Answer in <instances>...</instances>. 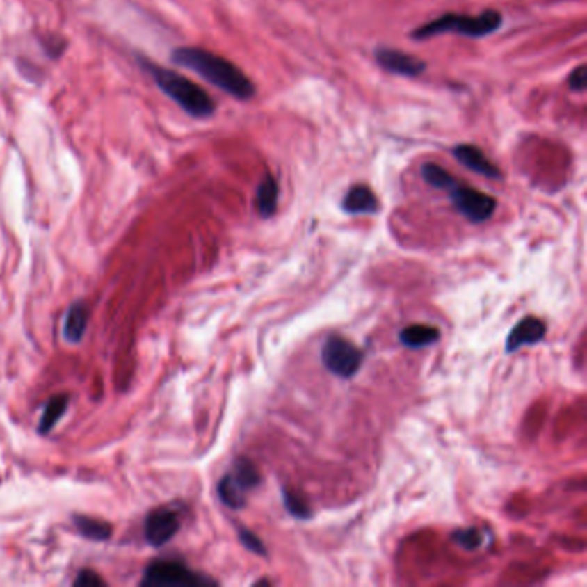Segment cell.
Instances as JSON below:
<instances>
[{"label": "cell", "instance_id": "1", "mask_svg": "<svg viewBox=\"0 0 587 587\" xmlns=\"http://www.w3.org/2000/svg\"><path fill=\"white\" fill-rule=\"evenodd\" d=\"M172 61L179 66L195 71L214 86L233 95L234 99L250 100L255 95V86L240 67L209 50L183 47L174 50Z\"/></svg>", "mask_w": 587, "mask_h": 587}, {"label": "cell", "instance_id": "2", "mask_svg": "<svg viewBox=\"0 0 587 587\" xmlns=\"http://www.w3.org/2000/svg\"><path fill=\"white\" fill-rule=\"evenodd\" d=\"M148 72L154 76L159 88L179 105L184 112L193 118H209L216 111V104L204 88L195 85L186 76L176 71H169L166 67L155 66L152 63H145Z\"/></svg>", "mask_w": 587, "mask_h": 587}, {"label": "cell", "instance_id": "3", "mask_svg": "<svg viewBox=\"0 0 587 587\" xmlns=\"http://www.w3.org/2000/svg\"><path fill=\"white\" fill-rule=\"evenodd\" d=\"M503 23L501 14L496 10H485L479 16H460V14H444L440 19L419 26L414 31V38H431L443 33H458L470 38H483L498 30Z\"/></svg>", "mask_w": 587, "mask_h": 587}, {"label": "cell", "instance_id": "4", "mask_svg": "<svg viewBox=\"0 0 587 587\" xmlns=\"http://www.w3.org/2000/svg\"><path fill=\"white\" fill-rule=\"evenodd\" d=\"M260 483L259 470L250 460L240 458L234 462L231 472H227L219 483V498L230 508H243L246 503V494Z\"/></svg>", "mask_w": 587, "mask_h": 587}, {"label": "cell", "instance_id": "5", "mask_svg": "<svg viewBox=\"0 0 587 587\" xmlns=\"http://www.w3.org/2000/svg\"><path fill=\"white\" fill-rule=\"evenodd\" d=\"M364 362V353L345 338L332 336L322 346V364L338 378H353Z\"/></svg>", "mask_w": 587, "mask_h": 587}, {"label": "cell", "instance_id": "6", "mask_svg": "<svg viewBox=\"0 0 587 587\" xmlns=\"http://www.w3.org/2000/svg\"><path fill=\"white\" fill-rule=\"evenodd\" d=\"M141 584L150 587H200L210 584V581L188 570L179 561H155L147 568Z\"/></svg>", "mask_w": 587, "mask_h": 587}, {"label": "cell", "instance_id": "7", "mask_svg": "<svg viewBox=\"0 0 587 587\" xmlns=\"http://www.w3.org/2000/svg\"><path fill=\"white\" fill-rule=\"evenodd\" d=\"M448 191L456 210L469 220H472V223H484V220H488L494 214L496 200L489 197V195L483 193V191L474 190V188L469 186H462L458 183L453 184Z\"/></svg>", "mask_w": 587, "mask_h": 587}, {"label": "cell", "instance_id": "8", "mask_svg": "<svg viewBox=\"0 0 587 587\" xmlns=\"http://www.w3.org/2000/svg\"><path fill=\"white\" fill-rule=\"evenodd\" d=\"M181 527V517L171 506H161L148 513L145 520V538L152 546L159 548L169 542Z\"/></svg>", "mask_w": 587, "mask_h": 587}, {"label": "cell", "instance_id": "9", "mask_svg": "<svg viewBox=\"0 0 587 587\" xmlns=\"http://www.w3.org/2000/svg\"><path fill=\"white\" fill-rule=\"evenodd\" d=\"M376 59L384 70L401 76H419L426 70V63L417 57L394 49H378Z\"/></svg>", "mask_w": 587, "mask_h": 587}, {"label": "cell", "instance_id": "10", "mask_svg": "<svg viewBox=\"0 0 587 587\" xmlns=\"http://www.w3.org/2000/svg\"><path fill=\"white\" fill-rule=\"evenodd\" d=\"M546 335V324L538 317H525L513 328L506 341V351L518 350L525 345H536L541 341Z\"/></svg>", "mask_w": 587, "mask_h": 587}, {"label": "cell", "instance_id": "11", "mask_svg": "<svg viewBox=\"0 0 587 587\" xmlns=\"http://www.w3.org/2000/svg\"><path fill=\"white\" fill-rule=\"evenodd\" d=\"M453 155H455L460 164L469 168L470 171L481 174V176L501 177V172L498 171V168L485 157L481 148L474 147V145H458L453 150Z\"/></svg>", "mask_w": 587, "mask_h": 587}, {"label": "cell", "instance_id": "12", "mask_svg": "<svg viewBox=\"0 0 587 587\" xmlns=\"http://www.w3.org/2000/svg\"><path fill=\"white\" fill-rule=\"evenodd\" d=\"M379 209V202L376 198L374 191L364 184H357V186L350 188L346 193L345 200H343V210L348 214H376Z\"/></svg>", "mask_w": 587, "mask_h": 587}, {"label": "cell", "instance_id": "13", "mask_svg": "<svg viewBox=\"0 0 587 587\" xmlns=\"http://www.w3.org/2000/svg\"><path fill=\"white\" fill-rule=\"evenodd\" d=\"M440 338V331L433 325L426 324H414L405 328L403 331L400 332V341L401 345L414 348V350H419V348H426L434 345Z\"/></svg>", "mask_w": 587, "mask_h": 587}, {"label": "cell", "instance_id": "14", "mask_svg": "<svg viewBox=\"0 0 587 587\" xmlns=\"http://www.w3.org/2000/svg\"><path fill=\"white\" fill-rule=\"evenodd\" d=\"M278 198H279V186L276 179L267 176L262 183L257 188V210L262 217L274 216L278 209Z\"/></svg>", "mask_w": 587, "mask_h": 587}, {"label": "cell", "instance_id": "15", "mask_svg": "<svg viewBox=\"0 0 587 587\" xmlns=\"http://www.w3.org/2000/svg\"><path fill=\"white\" fill-rule=\"evenodd\" d=\"M86 324H88V312L83 303H74L66 315L64 322V336L67 341H79L85 335Z\"/></svg>", "mask_w": 587, "mask_h": 587}, {"label": "cell", "instance_id": "16", "mask_svg": "<svg viewBox=\"0 0 587 587\" xmlns=\"http://www.w3.org/2000/svg\"><path fill=\"white\" fill-rule=\"evenodd\" d=\"M76 525H78L79 532L83 536L93 539V541H105V539L111 538L112 529L104 520H97V518L90 517H78L76 518Z\"/></svg>", "mask_w": 587, "mask_h": 587}, {"label": "cell", "instance_id": "17", "mask_svg": "<svg viewBox=\"0 0 587 587\" xmlns=\"http://www.w3.org/2000/svg\"><path fill=\"white\" fill-rule=\"evenodd\" d=\"M67 408V396H56L45 405L42 419H40V433H49Z\"/></svg>", "mask_w": 587, "mask_h": 587}, {"label": "cell", "instance_id": "18", "mask_svg": "<svg viewBox=\"0 0 587 587\" xmlns=\"http://www.w3.org/2000/svg\"><path fill=\"white\" fill-rule=\"evenodd\" d=\"M422 176L426 179V183H429L431 186L437 188V190H449L453 184L456 183L455 177L451 176L448 171H444L441 166L436 164H426L422 168Z\"/></svg>", "mask_w": 587, "mask_h": 587}, {"label": "cell", "instance_id": "19", "mask_svg": "<svg viewBox=\"0 0 587 587\" xmlns=\"http://www.w3.org/2000/svg\"><path fill=\"white\" fill-rule=\"evenodd\" d=\"M282 499H284V506L291 515H295L296 518H303V520L310 517L309 505L296 492L286 489V491H282Z\"/></svg>", "mask_w": 587, "mask_h": 587}, {"label": "cell", "instance_id": "20", "mask_svg": "<svg viewBox=\"0 0 587 587\" xmlns=\"http://www.w3.org/2000/svg\"><path fill=\"white\" fill-rule=\"evenodd\" d=\"M451 539L455 542H458L462 548L465 549H477L483 542V534H481L477 529H463V531H456L455 534L451 536Z\"/></svg>", "mask_w": 587, "mask_h": 587}, {"label": "cell", "instance_id": "21", "mask_svg": "<svg viewBox=\"0 0 587 587\" xmlns=\"http://www.w3.org/2000/svg\"><path fill=\"white\" fill-rule=\"evenodd\" d=\"M240 539H241L243 546H245L246 549H250V552H253L257 554H262V556H266V554H267L266 548H264V542L260 541V539L257 538L255 534H252L250 531H246V529H240Z\"/></svg>", "mask_w": 587, "mask_h": 587}, {"label": "cell", "instance_id": "22", "mask_svg": "<svg viewBox=\"0 0 587 587\" xmlns=\"http://www.w3.org/2000/svg\"><path fill=\"white\" fill-rule=\"evenodd\" d=\"M568 83H570L572 90H575V92H582V90H584L586 85H587L586 67L581 66V67H577V70H575L574 72H572Z\"/></svg>", "mask_w": 587, "mask_h": 587}, {"label": "cell", "instance_id": "23", "mask_svg": "<svg viewBox=\"0 0 587 587\" xmlns=\"http://www.w3.org/2000/svg\"><path fill=\"white\" fill-rule=\"evenodd\" d=\"M76 586H104L102 579L99 577V575L95 574V572H90V570H83L81 574L78 575V579H76L74 582Z\"/></svg>", "mask_w": 587, "mask_h": 587}]
</instances>
